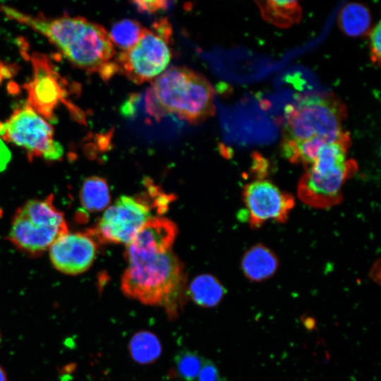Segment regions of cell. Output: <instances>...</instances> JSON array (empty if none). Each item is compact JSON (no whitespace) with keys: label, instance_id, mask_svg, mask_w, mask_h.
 Masks as SVG:
<instances>
[{"label":"cell","instance_id":"1","mask_svg":"<svg viewBox=\"0 0 381 381\" xmlns=\"http://www.w3.org/2000/svg\"><path fill=\"white\" fill-rule=\"evenodd\" d=\"M6 16L25 24L45 36L73 66L88 73H97L104 80L117 73L114 45L100 25L80 16L66 14L49 18L31 16L0 5Z\"/></svg>","mask_w":381,"mask_h":381},{"label":"cell","instance_id":"2","mask_svg":"<svg viewBox=\"0 0 381 381\" xmlns=\"http://www.w3.org/2000/svg\"><path fill=\"white\" fill-rule=\"evenodd\" d=\"M128 266L121 288L128 298L163 308L175 319L186 299L183 265L171 250L165 253H125Z\"/></svg>","mask_w":381,"mask_h":381},{"label":"cell","instance_id":"3","mask_svg":"<svg viewBox=\"0 0 381 381\" xmlns=\"http://www.w3.org/2000/svg\"><path fill=\"white\" fill-rule=\"evenodd\" d=\"M145 105L155 119L173 114L195 124L215 113L210 82L202 74L180 66L167 69L152 81Z\"/></svg>","mask_w":381,"mask_h":381},{"label":"cell","instance_id":"4","mask_svg":"<svg viewBox=\"0 0 381 381\" xmlns=\"http://www.w3.org/2000/svg\"><path fill=\"white\" fill-rule=\"evenodd\" d=\"M147 190L135 197H119L104 212L96 226L88 230L92 237L101 243L128 244L153 212L161 214L171 202L168 196L150 181Z\"/></svg>","mask_w":381,"mask_h":381},{"label":"cell","instance_id":"5","mask_svg":"<svg viewBox=\"0 0 381 381\" xmlns=\"http://www.w3.org/2000/svg\"><path fill=\"white\" fill-rule=\"evenodd\" d=\"M346 117V107L334 96L305 97L297 104L285 107L282 140L297 142L320 136L327 143L351 142L348 132L342 130Z\"/></svg>","mask_w":381,"mask_h":381},{"label":"cell","instance_id":"6","mask_svg":"<svg viewBox=\"0 0 381 381\" xmlns=\"http://www.w3.org/2000/svg\"><path fill=\"white\" fill-rule=\"evenodd\" d=\"M53 201L52 195L43 200H30L16 211L8 239L23 253L40 255L68 232L64 214Z\"/></svg>","mask_w":381,"mask_h":381},{"label":"cell","instance_id":"7","mask_svg":"<svg viewBox=\"0 0 381 381\" xmlns=\"http://www.w3.org/2000/svg\"><path fill=\"white\" fill-rule=\"evenodd\" d=\"M171 33L167 19L155 22L152 30L143 28L135 44L122 51L114 59L117 72L136 84L156 78L164 72L171 61Z\"/></svg>","mask_w":381,"mask_h":381},{"label":"cell","instance_id":"8","mask_svg":"<svg viewBox=\"0 0 381 381\" xmlns=\"http://www.w3.org/2000/svg\"><path fill=\"white\" fill-rule=\"evenodd\" d=\"M0 136L23 149L30 162L36 157L58 160L64 152L54 140L52 126L28 103L16 108L6 121H0Z\"/></svg>","mask_w":381,"mask_h":381},{"label":"cell","instance_id":"9","mask_svg":"<svg viewBox=\"0 0 381 381\" xmlns=\"http://www.w3.org/2000/svg\"><path fill=\"white\" fill-rule=\"evenodd\" d=\"M33 76L23 87L28 92V104L39 115L55 122L57 121L54 109L62 102L77 121L83 123V111L66 99L68 85L66 80L56 71L49 57L43 54L34 52L31 56Z\"/></svg>","mask_w":381,"mask_h":381},{"label":"cell","instance_id":"10","mask_svg":"<svg viewBox=\"0 0 381 381\" xmlns=\"http://www.w3.org/2000/svg\"><path fill=\"white\" fill-rule=\"evenodd\" d=\"M243 198L248 221L258 228L272 220L284 222L294 206V199L270 181L258 179L246 184Z\"/></svg>","mask_w":381,"mask_h":381},{"label":"cell","instance_id":"11","mask_svg":"<svg viewBox=\"0 0 381 381\" xmlns=\"http://www.w3.org/2000/svg\"><path fill=\"white\" fill-rule=\"evenodd\" d=\"M356 169V164L351 159L344 167L327 173L307 169L298 183L300 199L315 208H327L339 202L341 188Z\"/></svg>","mask_w":381,"mask_h":381},{"label":"cell","instance_id":"12","mask_svg":"<svg viewBox=\"0 0 381 381\" xmlns=\"http://www.w3.org/2000/svg\"><path fill=\"white\" fill-rule=\"evenodd\" d=\"M97 250L95 240L87 232L67 233L49 248V258L59 272L70 275L83 273L94 262Z\"/></svg>","mask_w":381,"mask_h":381},{"label":"cell","instance_id":"13","mask_svg":"<svg viewBox=\"0 0 381 381\" xmlns=\"http://www.w3.org/2000/svg\"><path fill=\"white\" fill-rule=\"evenodd\" d=\"M177 233V226L172 221L163 217H152L127 244L126 252L165 253L171 250Z\"/></svg>","mask_w":381,"mask_h":381},{"label":"cell","instance_id":"14","mask_svg":"<svg viewBox=\"0 0 381 381\" xmlns=\"http://www.w3.org/2000/svg\"><path fill=\"white\" fill-rule=\"evenodd\" d=\"M279 266L275 254L267 247L257 244L249 248L241 260V269L250 281L260 282L274 274Z\"/></svg>","mask_w":381,"mask_h":381},{"label":"cell","instance_id":"15","mask_svg":"<svg viewBox=\"0 0 381 381\" xmlns=\"http://www.w3.org/2000/svg\"><path fill=\"white\" fill-rule=\"evenodd\" d=\"M226 292L225 288L217 277L210 274H203L191 281L187 294L196 305L212 308L221 302Z\"/></svg>","mask_w":381,"mask_h":381},{"label":"cell","instance_id":"16","mask_svg":"<svg viewBox=\"0 0 381 381\" xmlns=\"http://www.w3.org/2000/svg\"><path fill=\"white\" fill-rule=\"evenodd\" d=\"M256 3L262 18L278 27H290L301 20L302 10L296 1L272 0Z\"/></svg>","mask_w":381,"mask_h":381},{"label":"cell","instance_id":"17","mask_svg":"<svg viewBox=\"0 0 381 381\" xmlns=\"http://www.w3.org/2000/svg\"><path fill=\"white\" fill-rule=\"evenodd\" d=\"M337 22L346 35L350 37L361 36L369 31L371 24L370 12L363 4L349 2L341 8Z\"/></svg>","mask_w":381,"mask_h":381},{"label":"cell","instance_id":"18","mask_svg":"<svg viewBox=\"0 0 381 381\" xmlns=\"http://www.w3.org/2000/svg\"><path fill=\"white\" fill-rule=\"evenodd\" d=\"M83 207L89 212H98L106 208L110 202V190L107 181L100 176L86 178L80 190Z\"/></svg>","mask_w":381,"mask_h":381},{"label":"cell","instance_id":"19","mask_svg":"<svg viewBox=\"0 0 381 381\" xmlns=\"http://www.w3.org/2000/svg\"><path fill=\"white\" fill-rule=\"evenodd\" d=\"M128 351L132 359L140 364H150L158 359L162 353L159 338L146 330L135 333L128 343Z\"/></svg>","mask_w":381,"mask_h":381},{"label":"cell","instance_id":"20","mask_svg":"<svg viewBox=\"0 0 381 381\" xmlns=\"http://www.w3.org/2000/svg\"><path fill=\"white\" fill-rule=\"evenodd\" d=\"M143 29L138 22L131 19H123L112 25L109 35L114 45H116L122 51H126L135 44Z\"/></svg>","mask_w":381,"mask_h":381},{"label":"cell","instance_id":"21","mask_svg":"<svg viewBox=\"0 0 381 381\" xmlns=\"http://www.w3.org/2000/svg\"><path fill=\"white\" fill-rule=\"evenodd\" d=\"M205 358L195 351L182 350L174 358L176 373L185 381L197 380Z\"/></svg>","mask_w":381,"mask_h":381},{"label":"cell","instance_id":"22","mask_svg":"<svg viewBox=\"0 0 381 381\" xmlns=\"http://www.w3.org/2000/svg\"><path fill=\"white\" fill-rule=\"evenodd\" d=\"M381 26L379 21L377 25L369 32L370 59L371 61L377 66H380L381 57Z\"/></svg>","mask_w":381,"mask_h":381},{"label":"cell","instance_id":"23","mask_svg":"<svg viewBox=\"0 0 381 381\" xmlns=\"http://www.w3.org/2000/svg\"><path fill=\"white\" fill-rule=\"evenodd\" d=\"M197 381H228L221 376L214 363L207 358L204 359L202 368L198 376Z\"/></svg>","mask_w":381,"mask_h":381},{"label":"cell","instance_id":"24","mask_svg":"<svg viewBox=\"0 0 381 381\" xmlns=\"http://www.w3.org/2000/svg\"><path fill=\"white\" fill-rule=\"evenodd\" d=\"M133 3L140 11L152 13L166 9L169 2L166 1H135Z\"/></svg>","mask_w":381,"mask_h":381},{"label":"cell","instance_id":"25","mask_svg":"<svg viewBox=\"0 0 381 381\" xmlns=\"http://www.w3.org/2000/svg\"><path fill=\"white\" fill-rule=\"evenodd\" d=\"M18 70V66L15 64H5L0 61V74L4 79H8L12 78Z\"/></svg>","mask_w":381,"mask_h":381},{"label":"cell","instance_id":"26","mask_svg":"<svg viewBox=\"0 0 381 381\" xmlns=\"http://www.w3.org/2000/svg\"><path fill=\"white\" fill-rule=\"evenodd\" d=\"M11 152L2 140L0 138V171L4 170L10 162Z\"/></svg>","mask_w":381,"mask_h":381},{"label":"cell","instance_id":"27","mask_svg":"<svg viewBox=\"0 0 381 381\" xmlns=\"http://www.w3.org/2000/svg\"><path fill=\"white\" fill-rule=\"evenodd\" d=\"M303 324L308 330H313L316 327L315 318L310 315L303 317Z\"/></svg>","mask_w":381,"mask_h":381},{"label":"cell","instance_id":"28","mask_svg":"<svg viewBox=\"0 0 381 381\" xmlns=\"http://www.w3.org/2000/svg\"><path fill=\"white\" fill-rule=\"evenodd\" d=\"M0 381H7L6 373L1 365H0Z\"/></svg>","mask_w":381,"mask_h":381},{"label":"cell","instance_id":"29","mask_svg":"<svg viewBox=\"0 0 381 381\" xmlns=\"http://www.w3.org/2000/svg\"><path fill=\"white\" fill-rule=\"evenodd\" d=\"M3 80H4V78H2L1 75L0 74V84L2 82Z\"/></svg>","mask_w":381,"mask_h":381}]
</instances>
